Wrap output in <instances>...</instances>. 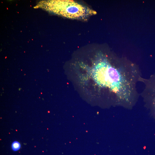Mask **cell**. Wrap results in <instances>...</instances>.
Wrapping results in <instances>:
<instances>
[{
  "instance_id": "1",
  "label": "cell",
  "mask_w": 155,
  "mask_h": 155,
  "mask_svg": "<svg viewBox=\"0 0 155 155\" xmlns=\"http://www.w3.org/2000/svg\"><path fill=\"white\" fill-rule=\"evenodd\" d=\"M34 7L40 8L54 13L71 19H82L95 14L94 10L72 0H43Z\"/></svg>"
},
{
  "instance_id": "3",
  "label": "cell",
  "mask_w": 155,
  "mask_h": 155,
  "mask_svg": "<svg viewBox=\"0 0 155 155\" xmlns=\"http://www.w3.org/2000/svg\"><path fill=\"white\" fill-rule=\"evenodd\" d=\"M20 144L18 142H13L11 145L12 149L14 151H17L19 150L20 148Z\"/></svg>"
},
{
  "instance_id": "2",
  "label": "cell",
  "mask_w": 155,
  "mask_h": 155,
  "mask_svg": "<svg viewBox=\"0 0 155 155\" xmlns=\"http://www.w3.org/2000/svg\"><path fill=\"white\" fill-rule=\"evenodd\" d=\"M146 82L144 94L152 99L155 105V74L152 75Z\"/></svg>"
}]
</instances>
